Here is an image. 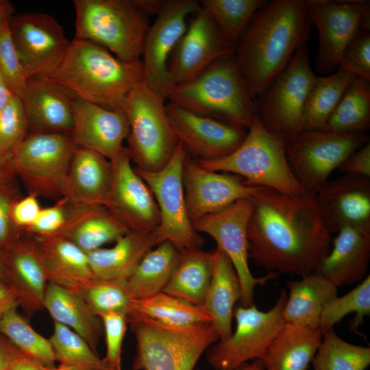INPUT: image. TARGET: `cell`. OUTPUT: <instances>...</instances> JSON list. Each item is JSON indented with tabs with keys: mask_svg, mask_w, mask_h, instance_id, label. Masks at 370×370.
<instances>
[{
	"mask_svg": "<svg viewBox=\"0 0 370 370\" xmlns=\"http://www.w3.org/2000/svg\"><path fill=\"white\" fill-rule=\"evenodd\" d=\"M14 306L0 317V334L18 350L47 367H55L54 352L49 339L38 333Z\"/></svg>",
	"mask_w": 370,
	"mask_h": 370,
	"instance_id": "ab89813d",
	"label": "cell"
},
{
	"mask_svg": "<svg viewBox=\"0 0 370 370\" xmlns=\"http://www.w3.org/2000/svg\"><path fill=\"white\" fill-rule=\"evenodd\" d=\"M0 72L13 94L21 98L29 77L12 41L9 21L0 27Z\"/></svg>",
	"mask_w": 370,
	"mask_h": 370,
	"instance_id": "bcb514c9",
	"label": "cell"
},
{
	"mask_svg": "<svg viewBox=\"0 0 370 370\" xmlns=\"http://www.w3.org/2000/svg\"><path fill=\"white\" fill-rule=\"evenodd\" d=\"M235 370H264L260 359L254 360L250 363H245Z\"/></svg>",
	"mask_w": 370,
	"mask_h": 370,
	"instance_id": "94428289",
	"label": "cell"
},
{
	"mask_svg": "<svg viewBox=\"0 0 370 370\" xmlns=\"http://www.w3.org/2000/svg\"><path fill=\"white\" fill-rule=\"evenodd\" d=\"M247 236L249 258L273 273H313L332 243L315 195H289L262 187L253 198Z\"/></svg>",
	"mask_w": 370,
	"mask_h": 370,
	"instance_id": "6da1fadb",
	"label": "cell"
},
{
	"mask_svg": "<svg viewBox=\"0 0 370 370\" xmlns=\"http://www.w3.org/2000/svg\"><path fill=\"white\" fill-rule=\"evenodd\" d=\"M14 306H18L15 293L5 282L0 280V317Z\"/></svg>",
	"mask_w": 370,
	"mask_h": 370,
	"instance_id": "6f0895ef",
	"label": "cell"
},
{
	"mask_svg": "<svg viewBox=\"0 0 370 370\" xmlns=\"http://www.w3.org/2000/svg\"><path fill=\"white\" fill-rule=\"evenodd\" d=\"M3 249L5 252L0 259L3 280L13 290L18 305L29 315L44 309L49 282L32 238L25 233L24 237L12 241Z\"/></svg>",
	"mask_w": 370,
	"mask_h": 370,
	"instance_id": "603a6c76",
	"label": "cell"
},
{
	"mask_svg": "<svg viewBox=\"0 0 370 370\" xmlns=\"http://www.w3.org/2000/svg\"><path fill=\"white\" fill-rule=\"evenodd\" d=\"M214 251L180 250L177 265L162 292L203 305L213 270Z\"/></svg>",
	"mask_w": 370,
	"mask_h": 370,
	"instance_id": "e575fe53",
	"label": "cell"
},
{
	"mask_svg": "<svg viewBox=\"0 0 370 370\" xmlns=\"http://www.w3.org/2000/svg\"><path fill=\"white\" fill-rule=\"evenodd\" d=\"M136 339L134 370H195L219 336L211 323L175 327L136 312L127 314Z\"/></svg>",
	"mask_w": 370,
	"mask_h": 370,
	"instance_id": "5b68a950",
	"label": "cell"
},
{
	"mask_svg": "<svg viewBox=\"0 0 370 370\" xmlns=\"http://www.w3.org/2000/svg\"><path fill=\"white\" fill-rule=\"evenodd\" d=\"M15 97L0 72V112Z\"/></svg>",
	"mask_w": 370,
	"mask_h": 370,
	"instance_id": "680465c9",
	"label": "cell"
},
{
	"mask_svg": "<svg viewBox=\"0 0 370 370\" xmlns=\"http://www.w3.org/2000/svg\"><path fill=\"white\" fill-rule=\"evenodd\" d=\"M166 110L178 142L189 156L199 160H214L234 151L247 130L201 116L169 102Z\"/></svg>",
	"mask_w": 370,
	"mask_h": 370,
	"instance_id": "44dd1931",
	"label": "cell"
},
{
	"mask_svg": "<svg viewBox=\"0 0 370 370\" xmlns=\"http://www.w3.org/2000/svg\"><path fill=\"white\" fill-rule=\"evenodd\" d=\"M130 312L141 313L160 323L175 327L212 322L210 314L203 305H195L164 292L132 300Z\"/></svg>",
	"mask_w": 370,
	"mask_h": 370,
	"instance_id": "8d00e7d4",
	"label": "cell"
},
{
	"mask_svg": "<svg viewBox=\"0 0 370 370\" xmlns=\"http://www.w3.org/2000/svg\"><path fill=\"white\" fill-rule=\"evenodd\" d=\"M354 77L337 69L333 74L316 76L304 111V131L323 130L332 112Z\"/></svg>",
	"mask_w": 370,
	"mask_h": 370,
	"instance_id": "74e56055",
	"label": "cell"
},
{
	"mask_svg": "<svg viewBox=\"0 0 370 370\" xmlns=\"http://www.w3.org/2000/svg\"><path fill=\"white\" fill-rule=\"evenodd\" d=\"M130 132L128 119L123 110H111L76 97L70 132L77 147L95 151L109 160L125 147Z\"/></svg>",
	"mask_w": 370,
	"mask_h": 370,
	"instance_id": "cb8c5ba5",
	"label": "cell"
},
{
	"mask_svg": "<svg viewBox=\"0 0 370 370\" xmlns=\"http://www.w3.org/2000/svg\"><path fill=\"white\" fill-rule=\"evenodd\" d=\"M182 182L186 209L193 224L238 200L252 199L262 186L249 184L239 175L207 170L187 156Z\"/></svg>",
	"mask_w": 370,
	"mask_h": 370,
	"instance_id": "ffe728a7",
	"label": "cell"
},
{
	"mask_svg": "<svg viewBox=\"0 0 370 370\" xmlns=\"http://www.w3.org/2000/svg\"><path fill=\"white\" fill-rule=\"evenodd\" d=\"M47 368L18 349L13 360L11 370H47Z\"/></svg>",
	"mask_w": 370,
	"mask_h": 370,
	"instance_id": "9f6ffc18",
	"label": "cell"
},
{
	"mask_svg": "<svg viewBox=\"0 0 370 370\" xmlns=\"http://www.w3.org/2000/svg\"><path fill=\"white\" fill-rule=\"evenodd\" d=\"M287 298L282 289L275 304L267 311L256 306H238L234 310V332L212 345L206 354L215 370H235L249 360L261 359L284 324L282 310Z\"/></svg>",
	"mask_w": 370,
	"mask_h": 370,
	"instance_id": "4fadbf2b",
	"label": "cell"
},
{
	"mask_svg": "<svg viewBox=\"0 0 370 370\" xmlns=\"http://www.w3.org/2000/svg\"><path fill=\"white\" fill-rule=\"evenodd\" d=\"M352 312L355 315L350 321L349 328L357 332L358 328L364 323L365 317L370 315L369 275L351 291L342 297L337 296L323 306L319 330L323 334Z\"/></svg>",
	"mask_w": 370,
	"mask_h": 370,
	"instance_id": "f6af8a7d",
	"label": "cell"
},
{
	"mask_svg": "<svg viewBox=\"0 0 370 370\" xmlns=\"http://www.w3.org/2000/svg\"><path fill=\"white\" fill-rule=\"evenodd\" d=\"M112 179L110 161L101 154L76 147L62 198L73 206H103Z\"/></svg>",
	"mask_w": 370,
	"mask_h": 370,
	"instance_id": "4316f807",
	"label": "cell"
},
{
	"mask_svg": "<svg viewBox=\"0 0 370 370\" xmlns=\"http://www.w3.org/2000/svg\"><path fill=\"white\" fill-rule=\"evenodd\" d=\"M316 76L303 45L260 96L258 116L269 132L286 142L304 131V107Z\"/></svg>",
	"mask_w": 370,
	"mask_h": 370,
	"instance_id": "8fae6325",
	"label": "cell"
},
{
	"mask_svg": "<svg viewBox=\"0 0 370 370\" xmlns=\"http://www.w3.org/2000/svg\"><path fill=\"white\" fill-rule=\"evenodd\" d=\"M322 336L319 328L284 323L260 359L264 370H308Z\"/></svg>",
	"mask_w": 370,
	"mask_h": 370,
	"instance_id": "1f68e13d",
	"label": "cell"
},
{
	"mask_svg": "<svg viewBox=\"0 0 370 370\" xmlns=\"http://www.w3.org/2000/svg\"><path fill=\"white\" fill-rule=\"evenodd\" d=\"M252 206L253 198L240 199L193 223L197 232L213 238L217 247L231 260L240 282V301L241 306L246 307L254 305L256 286H263L277 276L276 273L270 272L263 277L255 278L250 271L247 229Z\"/></svg>",
	"mask_w": 370,
	"mask_h": 370,
	"instance_id": "9a60e30c",
	"label": "cell"
},
{
	"mask_svg": "<svg viewBox=\"0 0 370 370\" xmlns=\"http://www.w3.org/2000/svg\"><path fill=\"white\" fill-rule=\"evenodd\" d=\"M286 284L289 294L282 310L284 322L319 328L323 308L338 296L337 287L314 272Z\"/></svg>",
	"mask_w": 370,
	"mask_h": 370,
	"instance_id": "d6a6232c",
	"label": "cell"
},
{
	"mask_svg": "<svg viewBox=\"0 0 370 370\" xmlns=\"http://www.w3.org/2000/svg\"><path fill=\"white\" fill-rule=\"evenodd\" d=\"M110 248L87 254L93 275L107 279H127L144 256L158 245L154 232L129 231Z\"/></svg>",
	"mask_w": 370,
	"mask_h": 370,
	"instance_id": "4dcf8cb0",
	"label": "cell"
},
{
	"mask_svg": "<svg viewBox=\"0 0 370 370\" xmlns=\"http://www.w3.org/2000/svg\"><path fill=\"white\" fill-rule=\"evenodd\" d=\"M102 321L106 351L102 358L112 370H121V352L125 334L127 315L122 312H110L99 316Z\"/></svg>",
	"mask_w": 370,
	"mask_h": 370,
	"instance_id": "c3c4849f",
	"label": "cell"
},
{
	"mask_svg": "<svg viewBox=\"0 0 370 370\" xmlns=\"http://www.w3.org/2000/svg\"><path fill=\"white\" fill-rule=\"evenodd\" d=\"M128 232L103 206L69 204L66 223L57 235L68 239L87 254L115 242Z\"/></svg>",
	"mask_w": 370,
	"mask_h": 370,
	"instance_id": "83f0119b",
	"label": "cell"
},
{
	"mask_svg": "<svg viewBox=\"0 0 370 370\" xmlns=\"http://www.w3.org/2000/svg\"><path fill=\"white\" fill-rule=\"evenodd\" d=\"M29 235L39 251L49 282L72 290L95 277L87 254L68 239L57 234Z\"/></svg>",
	"mask_w": 370,
	"mask_h": 370,
	"instance_id": "f1b7e54d",
	"label": "cell"
},
{
	"mask_svg": "<svg viewBox=\"0 0 370 370\" xmlns=\"http://www.w3.org/2000/svg\"><path fill=\"white\" fill-rule=\"evenodd\" d=\"M241 298L237 273L227 256L219 248L214 250L213 270L203 306L212 318L219 340L232 334L234 305Z\"/></svg>",
	"mask_w": 370,
	"mask_h": 370,
	"instance_id": "f546056e",
	"label": "cell"
},
{
	"mask_svg": "<svg viewBox=\"0 0 370 370\" xmlns=\"http://www.w3.org/2000/svg\"><path fill=\"white\" fill-rule=\"evenodd\" d=\"M191 15L168 60L170 88L193 79L217 60L234 53L235 46L221 34L201 6Z\"/></svg>",
	"mask_w": 370,
	"mask_h": 370,
	"instance_id": "ac0fdd59",
	"label": "cell"
},
{
	"mask_svg": "<svg viewBox=\"0 0 370 370\" xmlns=\"http://www.w3.org/2000/svg\"><path fill=\"white\" fill-rule=\"evenodd\" d=\"M0 280H3V274H2L1 265H0Z\"/></svg>",
	"mask_w": 370,
	"mask_h": 370,
	"instance_id": "be15d7a7",
	"label": "cell"
},
{
	"mask_svg": "<svg viewBox=\"0 0 370 370\" xmlns=\"http://www.w3.org/2000/svg\"><path fill=\"white\" fill-rule=\"evenodd\" d=\"M74 39L96 43L121 60H141L150 14L139 0H74Z\"/></svg>",
	"mask_w": 370,
	"mask_h": 370,
	"instance_id": "8992f818",
	"label": "cell"
},
{
	"mask_svg": "<svg viewBox=\"0 0 370 370\" xmlns=\"http://www.w3.org/2000/svg\"><path fill=\"white\" fill-rule=\"evenodd\" d=\"M76 97L111 110H122L132 88L144 80L141 60L125 62L90 41L73 39L60 60L38 75Z\"/></svg>",
	"mask_w": 370,
	"mask_h": 370,
	"instance_id": "3957f363",
	"label": "cell"
},
{
	"mask_svg": "<svg viewBox=\"0 0 370 370\" xmlns=\"http://www.w3.org/2000/svg\"><path fill=\"white\" fill-rule=\"evenodd\" d=\"M131 370H134V369H132Z\"/></svg>",
	"mask_w": 370,
	"mask_h": 370,
	"instance_id": "03108f58",
	"label": "cell"
},
{
	"mask_svg": "<svg viewBox=\"0 0 370 370\" xmlns=\"http://www.w3.org/2000/svg\"><path fill=\"white\" fill-rule=\"evenodd\" d=\"M307 16L317 30L315 69L322 74L336 70L350 41L370 30V3L363 0H308Z\"/></svg>",
	"mask_w": 370,
	"mask_h": 370,
	"instance_id": "5bb4252c",
	"label": "cell"
},
{
	"mask_svg": "<svg viewBox=\"0 0 370 370\" xmlns=\"http://www.w3.org/2000/svg\"><path fill=\"white\" fill-rule=\"evenodd\" d=\"M330 233L345 227L370 230V177L344 174L328 181L315 195Z\"/></svg>",
	"mask_w": 370,
	"mask_h": 370,
	"instance_id": "7402d4cb",
	"label": "cell"
},
{
	"mask_svg": "<svg viewBox=\"0 0 370 370\" xmlns=\"http://www.w3.org/2000/svg\"><path fill=\"white\" fill-rule=\"evenodd\" d=\"M58 201L51 206L42 208L34 223L24 232L38 236L57 234L64 227L69 212V203L64 198Z\"/></svg>",
	"mask_w": 370,
	"mask_h": 370,
	"instance_id": "f907efd6",
	"label": "cell"
},
{
	"mask_svg": "<svg viewBox=\"0 0 370 370\" xmlns=\"http://www.w3.org/2000/svg\"><path fill=\"white\" fill-rule=\"evenodd\" d=\"M110 161L112 179L103 206L129 231L154 232L160 212L148 186L136 173L126 147Z\"/></svg>",
	"mask_w": 370,
	"mask_h": 370,
	"instance_id": "e0dca14e",
	"label": "cell"
},
{
	"mask_svg": "<svg viewBox=\"0 0 370 370\" xmlns=\"http://www.w3.org/2000/svg\"><path fill=\"white\" fill-rule=\"evenodd\" d=\"M98 316L106 312H130L132 298L125 279H107L93 277L72 290Z\"/></svg>",
	"mask_w": 370,
	"mask_h": 370,
	"instance_id": "7bdbcfd3",
	"label": "cell"
},
{
	"mask_svg": "<svg viewBox=\"0 0 370 370\" xmlns=\"http://www.w3.org/2000/svg\"><path fill=\"white\" fill-rule=\"evenodd\" d=\"M47 370H84L79 367H74V366H69V365H60L58 367H48Z\"/></svg>",
	"mask_w": 370,
	"mask_h": 370,
	"instance_id": "6125c7cd",
	"label": "cell"
},
{
	"mask_svg": "<svg viewBox=\"0 0 370 370\" xmlns=\"http://www.w3.org/2000/svg\"><path fill=\"white\" fill-rule=\"evenodd\" d=\"M11 37L29 77L51 69L62 58L70 42L60 24L41 12L14 14L9 20Z\"/></svg>",
	"mask_w": 370,
	"mask_h": 370,
	"instance_id": "d6986e66",
	"label": "cell"
},
{
	"mask_svg": "<svg viewBox=\"0 0 370 370\" xmlns=\"http://www.w3.org/2000/svg\"><path fill=\"white\" fill-rule=\"evenodd\" d=\"M76 97L63 86L48 79H28L21 97L28 132L70 133Z\"/></svg>",
	"mask_w": 370,
	"mask_h": 370,
	"instance_id": "d4e9b609",
	"label": "cell"
},
{
	"mask_svg": "<svg viewBox=\"0 0 370 370\" xmlns=\"http://www.w3.org/2000/svg\"><path fill=\"white\" fill-rule=\"evenodd\" d=\"M16 201H12L8 193L0 190V249H4L12 241L10 239L12 222L11 210Z\"/></svg>",
	"mask_w": 370,
	"mask_h": 370,
	"instance_id": "db71d44e",
	"label": "cell"
},
{
	"mask_svg": "<svg viewBox=\"0 0 370 370\" xmlns=\"http://www.w3.org/2000/svg\"><path fill=\"white\" fill-rule=\"evenodd\" d=\"M369 143L367 133L305 130L285 142L289 166L305 191L316 195L354 151Z\"/></svg>",
	"mask_w": 370,
	"mask_h": 370,
	"instance_id": "30bf717a",
	"label": "cell"
},
{
	"mask_svg": "<svg viewBox=\"0 0 370 370\" xmlns=\"http://www.w3.org/2000/svg\"><path fill=\"white\" fill-rule=\"evenodd\" d=\"M264 0H202L201 8L210 16L221 34L236 46Z\"/></svg>",
	"mask_w": 370,
	"mask_h": 370,
	"instance_id": "b9f144b4",
	"label": "cell"
},
{
	"mask_svg": "<svg viewBox=\"0 0 370 370\" xmlns=\"http://www.w3.org/2000/svg\"><path fill=\"white\" fill-rule=\"evenodd\" d=\"M200 8L197 0L162 1L147 33L142 52L144 83L166 100L170 89L167 63L184 34L186 19Z\"/></svg>",
	"mask_w": 370,
	"mask_h": 370,
	"instance_id": "2e32d148",
	"label": "cell"
},
{
	"mask_svg": "<svg viewBox=\"0 0 370 370\" xmlns=\"http://www.w3.org/2000/svg\"><path fill=\"white\" fill-rule=\"evenodd\" d=\"M41 209L38 197L29 194L12 205V221L15 226L24 231L34 223Z\"/></svg>",
	"mask_w": 370,
	"mask_h": 370,
	"instance_id": "816d5d0a",
	"label": "cell"
},
{
	"mask_svg": "<svg viewBox=\"0 0 370 370\" xmlns=\"http://www.w3.org/2000/svg\"><path fill=\"white\" fill-rule=\"evenodd\" d=\"M28 134L21 99L15 96L0 112V156L7 157Z\"/></svg>",
	"mask_w": 370,
	"mask_h": 370,
	"instance_id": "7dc6e473",
	"label": "cell"
},
{
	"mask_svg": "<svg viewBox=\"0 0 370 370\" xmlns=\"http://www.w3.org/2000/svg\"><path fill=\"white\" fill-rule=\"evenodd\" d=\"M187 153L178 142L165 166L148 172L134 167L151 191L160 212V223L154 230L158 245L169 241L180 250L201 249L203 238L189 219L182 182Z\"/></svg>",
	"mask_w": 370,
	"mask_h": 370,
	"instance_id": "7c38bea8",
	"label": "cell"
},
{
	"mask_svg": "<svg viewBox=\"0 0 370 370\" xmlns=\"http://www.w3.org/2000/svg\"><path fill=\"white\" fill-rule=\"evenodd\" d=\"M45 308L53 321L64 325L82 337L97 352L103 334L100 317L75 293L48 282L44 298Z\"/></svg>",
	"mask_w": 370,
	"mask_h": 370,
	"instance_id": "836d02e7",
	"label": "cell"
},
{
	"mask_svg": "<svg viewBox=\"0 0 370 370\" xmlns=\"http://www.w3.org/2000/svg\"><path fill=\"white\" fill-rule=\"evenodd\" d=\"M338 69L370 81V30H361L350 41Z\"/></svg>",
	"mask_w": 370,
	"mask_h": 370,
	"instance_id": "681fc988",
	"label": "cell"
},
{
	"mask_svg": "<svg viewBox=\"0 0 370 370\" xmlns=\"http://www.w3.org/2000/svg\"><path fill=\"white\" fill-rule=\"evenodd\" d=\"M339 170L344 174L370 177V143L352 153Z\"/></svg>",
	"mask_w": 370,
	"mask_h": 370,
	"instance_id": "f5cc1de1",
	"label": "cell"
},
{
	"mask_svg": "<svg viewBox=\"0 0 370 370\" xmlns=\"http://www.w3.org/2000/svg\"><path fill=\"white\" fill-rule=\"evenodd\" d=\"M14 14V7L9 0H0V27Z\"/></svg>",
	"mask_w": 370,
	"mask_h": 370,
	"instance_id": "91938a15",
	"label": "cell"
},
{
	"mask_svg": "<svg viewBox=\"0 0 370 370\" xmlns=\"http://www.w3.org/2000/svg\"><path fill=\"white\" fill-rule=\"evenodd\" d=\"M6 157L0 156V161L3 160Z\"/></svg>",
	"mask_w": 370,
	"mask_h": 370,
	"instance_id": "e7e4bbea",
	"label": "cell"
},
{
	"mask_svg": "<svg viewBox=\"0 0 370 370\" xmlns=\"http://www.w3.org/2000/svg\"><path fill=\"white\" fill-rule=\"evenodd\" d=\"M180 252V249L167 241L150 249L125 279L132 300L162 292L177 265Z\"/></svg>",
	"mask_w": 370,
	"mask_h": 370,
	"instance_id": "d590c367",
	"label": "cell"
},
{
	"mask_svg": "<svg viewBox=\"0 0 370 370\" xmlns=\"http://www.w3.org/2000/svg\"><path fill=\"white\" fill-rule=\"evenodd\" d=\"M164 101L143 82L132 88L123 106L130 125L126 148L135 167L145 171L162 169L178 145Z\"/></svg>",
	"mask_w": 370,
	"mask_h": 370,
	"instance_id": "ba28073f",
	"label": "cell"
},
{
	"mask_svg": "<svg viewBox=\"0 0 370 370\" xmlns=\"http://www.w3.org/2000/svg\"><path fill=\"white\" fill-rule=\"evenodd\" d=\"M233 56L220 58L193 79L171 87L166 99L193 113L245 130L258 107Z\"/></svg>",
	"mask_w": 370,
	"mask_h": 370,
	"instance_id": "277c9868",
	"label": "cell"
},
{
	"mask_svg": "<svg viewBox=\"0 0 370 370\" xmlns=\"http://www.w3.org/2000/svg\"><path fill=\"white\" fill-rule=\"evenodd\" d=\"M194 160L207 170L239 175L252 186L270 188L289 195L306 193L289 166L285 141L269 132L258 116L243 143L230 155L214 160Z\"/></svg>",
	"mask_w": 370,
	"mask_h": 370,
	"instance_id": "52a82bcc",
	"label": "cell"
},
{
	"mask_svg": "<svg viewBox=\"0 0 370 370\" xmlns=\"http://www.w3.org/2000/svg\"><path fill=\"white\" fill-rule=\"evenodd\" d=\"M310 25L304 0L267 1L254 14L233 56L253 98L265 92L306 45Z\"/></svg>",
	"mask_w": 370,
	"mask_h": 370,
	"instance_id": "7a4b0ae2",
	"label": "cell"
},
{
	"mask_svg": "<svg viewBox=\"0 0 370 370\" xmlns=\"http://www.w3.org/2000/svg\"><path fill=\"white\" fill-rule=\"evenodd\" d=\"M311 363L314 370H365L370 364V347L348 343L330 328L323 332Z\"/></svg>",
	"mask_w": 370,
	"mask_h": 370,
	"instance_id": "60d3db41",
	"label": "cell"
},
{
	"mask_svg": "<svg viewBox=\"0 0 370 370\" xmlns=\"http://www.w3.org/2000/svg\"><path fill=\"white\" fill-rule=\"evenodd\" d=\"M76 147L70 133H29L6 160L29 194L60 199Z\"/></svg>",
	"mask_w": 370,
	"mask_h": 370,
	"instance_id": "9c48e42d",
	"label": "cell"
},
{
	"mask_svg": "<svg viewBox=\"0 0 370 370\" xmlns=\"http://www.w3.org/2000/svg\"><path fill=\"white\" fill-rule=\"evenodd\" d=\"M17 351L18 349L0 334V370H11Z\"/></svg>",
	"mask_w": 370,
	"mask_h": 370,
	"instance_id": "11a10c76",
	"label": "cell"
},
{
	"mask_svg": "<svg viewBox=\"0 0 370 370\" xmlns=\"http://www.w3.org/2000/svg\"><path fill=\"white\" fill-rule=\"evenodd\" d=\"M370 128V81L354 77L323 130L336 133H366Z\"/></svg>",
	"mask_w": 370,
	"mask_h": 370,
	"instance_id": "f35d334b",
	"label": "cell"
},
{
	"mask_svg": "<svg viewBox=\"0 0 370 370\" xmlns=\"http://www.w3.org/2000/svg\"><path fill=\"white\" fill-rule=\"evenodd\" d=\"M53 323V332L49 339L56 362L84 370H112L82 337L64 325Z\"/></svg>",
	"mask_w": 370,
	"mask_h": 370,
	"instance_id": "ee69618b",
	"label": "cell"
},
{
	"mask_svg": "<svg viewBox=\"0 0 370 370\" xmlns=\"http://www.w3.org/2000/svg\"><path fill=\"white\" fill-rule=\"evenodd\" d=\"M370 259V230L345 227L332 239L326 256L314 273L335 286L349 285L362 280Z\"/></svg>",
	"mask_w": 370,
	"mask_h": 370,
	"instance_id": "484cf974",
	"label": "cell"
}]
</instances>
